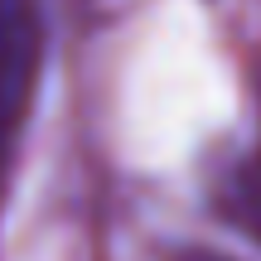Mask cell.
Instances as JSON below:
<instances>
[{"mask_svg": "<svg viewBox=\"0 0 261 261\" xmlns=\"http://www.w3.org/2000/svg\"><path fill=\"white\" fill-rule=\"evenodd\" d=\"M44 68V24L34 0H0V165L19 140Z\"/></svg>", "mask_w": 261, "mask_h": 261, "instance_id": "obj_1", "label": "cell"}, {"mask_svg": "<svg viewBox=\"0 0 261 261\" xmlns=\"http://www.w3.org/2000/svg\"><path fill=\"white\" fill-rule=\"evenodd\" d=\"M174 261H232V256H218V252H184V256H174Z\"/></svg>", "mask_w": 261, "mask_h": 261, "instance_id": "obj_2", "label": "cell"}]
</instances>
